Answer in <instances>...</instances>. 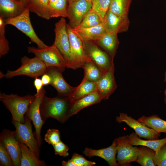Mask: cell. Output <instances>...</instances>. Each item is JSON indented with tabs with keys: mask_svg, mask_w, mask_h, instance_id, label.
<instances>
[{
	"mask_svg": "<svg viewBox=\"0 0 166 166\" xmlns=\"http://www.w3.org/2000/svg\"><path fill=\"white\" fill-rule=\"evenodd\" d=\"M71 104L69 97L57 95L49 98L45 95L40 105V112L42 120L45 122L49 118H54L61 123L69 119L68 114Z\"/></svg>",
	"mask_w": 166,
	"mask_h": 166,
	"instance_id": "6da1fadb",
	"label": "cell"
},
{
	"mask_svg": "<svg viewBox=\"0 0 166 166\" xmlns=\"http://www.w3.org/2000/svg\"><path fill=\"white\" fill-rule=\"evenodd\" d=\"M34 95L20 96L17 94L0 93V100L10 112L12 119L24 123L25 115L30 104L35 99Z\"/></svg>",
	"mask_w": 166,
	"mask_h": 166,
	"instance_id": "7a4b0ae2",
	"label": "cell"
},
{
	"mask_svg": "<svg viewBox=\"0 0 166 166\" xmlns=\"http://www.w3.org/2000/svg\"><path fill=\"white\" fill-rule=\"evenodd\" d=\"M27 51L34 54L45 65L46 67H56L62 72L67 68L65 61L60 51L53 45L40 49L34 47L28 46Z\"/></svg>",
	"mask_w": 166,
	"mask_h": 166,
	"instance_id": "3957f363",
	"label": "cell"
},
{
	"mask_svg": "<svg viewBox=\"0 0 166 166\" xmlns=\"http://www.w3.org/2000/svg\"><path fill=\"white\" fill-rule=\"evenodd\" d=\"M21 66L14 70H8L4 74L6 78H11L21 75H26L35 79L42 76L46 71L45 64L36 57L30 58L24 56L21 58Z\"/></svg>",
	"mask_w": 166,
	"mask_h": 166,
	"instance_id": "277c9868",
	"label": "cell"
},
{
	"mask_svg": "<svg viewBox=\"0 0 166 166\" xmlns=\"http://www.w3.org/2000/svg\"><path fill=\"white\" fill-rule=\"evenodd\" d=\"M65 19L61 18L55 24V38L53 45L55 46L64 57L67 68L73 69V61L71 53L69 38L67 30Z\"/></svg>",
	"mask_w": 166,
	"mask_h": 166,
	"instance_id": "5b68a950",
	"label": "cell"
},
{
	"mask_svg": "<svg viewBox=\"0 0 166 166\" xmlns=\"http://www.w3.org/2000/svg\"><path fill=\"white\" fill-rule=\"evenodd\" d=\"M30 10L27 6L23 12L18 16L10 19L3 18L6 25L13 26L28 37L35 43L38 48L42 49L47 45L38 36L32 25L30 18Z\"/></svg>",
	"mask_w": 166,
	"mask_h": 166,
	"instance_id": "8992f818",
	"label": "cell"
},
{
	"mask_svg": "<svg viewBox=\"0 0 166 166\" xmlns=\"http://www.w3.org/2000/svg\"><path fill=\"white\" fill-rule=\"evenodd\" d=\"M25 122L22 123L12 119V123L16 129V138L19 141L26 145L39 157L40 147L33 132L31 121L26 115H25Z\"/></svg>",
	"mask_w": 166,
	"mask_h": 166,
	"instance_id": "52a82bcc",
	"label": "cell"
},
{
	"mask_svg": "<svg viewBox=\"0 0 166 166\" xmlns=\"http://www.w3.org/2000/svg\"><path fill=\"white\" fill-rule=\"evenodd\" d=\"M83 42L84 49L87 56L98 66L103 74L106 73L114 65L113 60L95 42Z\"/></svg>",
	"mask_w": 166,
	"mask_h": 166,
	"instance_id": "ba28073f",
	"label": "cell"
},
{
	"mask_svg": "<svg viewBox=\"0 0 166 166\" xmlns=\"http://www.w3.org/2000/svg\"><path fill=\"white\" fill-rule=\"evenodd\" d=\"M67 30L69 37L73 61V69L76 70L82 68L85 63L92 60L85 51L83 41L68 24H67Z\"/></svg>",
	"mask_w": 166,
	"mask_h": 166,
	"instance_id": "9c48e42d",
	"label": "cell"
},
{
	"mask_svg": "<svg viewBox=\"0 0 166 166\" xmlns=\"http://www.w3.org/2000/svg\"><path fill=\"white\" fill-rule=\"evenodd\" d=\"M45 93V90L43 87L38 94H35L36 98L29 105L25 114L30 119L34 126V136L40 147L42 143L41 131L45 122L42 118L40 108L42 99Z\"/></svg>",
	"mask_w": 166,
	"mask_h": 166,
	"instance_id": "30bf717a",
	"label": "cell"
},
{
	"mask_svg": "<svg viewBox=\"0 0 166 166\" xmlns=\"http://www.w3.org/2000/svg\"><path fill=\"white\" fill-rule=\"evenodd\" d=\"M117 142L116 161L118 166H128L136 162L138 148L133 147L129 141L128 135L115 139Z\"/></svg>",
	"mask_w": 166,
	"mask_h": 166,
	"instance_id": "8fae6325",
	"label": "cell"
},
{
	"mask_svg": "<svg viewBox=\"0 0 166 166\" xmlns=\"http://www.w3.org/2000/svg\"><path fill=\"white\" fill-rule=\"evenodd\" d=\"M92 2L87 0H77L68 3L67 12L69 22L73 29L76 28L92 9Z\"/></svg>",
	"mask_w": 166,
	"mask_h": 166,
	"instance_id": "7c38bea8",
	"label": "cell"
},
{
	"mask_svg": "<svg viewBox=\"0 0 166 166\" xmlns=\"http://www.w3.org/2000/svg\"><path fill=\"white\" fill-rule=\"evenodd\" d=\"M116 121L118 123L124 122L132 128L140 137L147 139H157L160 135L153 129L137 120L126 113H121L116 118Z\"/></svg>",
	"mask_w": 166,
	"mask_h": 166,
	"instance_id": "4fadbf2b",
	"label": "cell"
},
{
	"mask_svg": "<svg viewBox=\"0 0 166 166\" xmlns=\"http://www.w3.org/2000/svg\"><path fill=\"white\" fill-rule=\"evenodd\" d=\"M0 141L10 154L13 165L20 166L21 150L19 142L15 136V131L4 129L0 133Z\"/></svg>",
	"mask_w": 166,
	"mask_h": 166,
	"instance_id": "5bb4252c",
	"label": "cell"
},
{
	"mask_svg": "<svg viewBox=\"0 0 166 166\" xmlns=\"http://www.w3.org/2000/svg\"><path fill=\"white\" fill-rule=\"evenodd\" d=\"M62 72L58 68L50 66L46 68L45 73L50 76V85L57 90L58 95L69 97L74 91L76 87L71 86L66 81L62 75Z\"/></svg>",
	"mask_w": 166,
	"mask_h": 166,
	"instance_id": "9a60e30c",
	"label": "cell"
},
{
	"mask_svg": "<svg viewBox=\"0 0 166 166\" xmlns=\"http://www.w3.org/2000/svg\"><path fill=\"white\" fill-rule=\"evenodd\" d=\"M106 33L118 34L128 30L130 22L128 17H122L108 10L102 21Z\"/></svg>",
	"mask_w": 166,
	"mask_h": 166,
	"instance_id": "2e32d148",
	"label": "cell"
},
{
	"mask_svg": "<svg viewBox=\"0 0 166 166\" xmlns=\"http://www.w3.org/2000/svg\"><path fill=\"white\" fill-rule=\"evenodd\" d=\"M114 64L97 82V91L103 100L108 99L117 87L114 76Z\"/></svg>",
	"mask_w": 166,
	"mask_h": 166,
	"instance_id": "e0dca14e",
	"label": "cell"
},
{
	"mask_svg": "<svg viewBox=\"0 0 166 166\" xmlns=\"http://www.w3.org/2000/svg\"><path fill=\"white\" fill-rule=\"evenodd\" d=\"M83 153L89 158L94 156L100 157L106 160L110 166H118L116 157L117 142L115 139L108 147L97 150L85 147Z\"/></svg>",
	"mask_w": 166,
	"mask_h": 166,
	"instance_id": "ac0fdd59",
	"label": "cell"
},
{
	"mask_svg": "<svg viewBox=\"0 0 166 166\" xmlns=\"http://www.w3.org/2000/svg\"><path fill=\"white\" fill-rule=\"evenodd\" d=\"M23 4L18 0H0V17L5 19L16 17L26 9Z\"/></svg>",
	"mask_w": 166,
	"mask_h": 166,
	"instance_id": "d6986e66",
	"label": "cell"
},
{
	"mask_svg": "<svg viewBox=\"0 0 166 166\" xmlns=\"http://www.w3.org/2000/svg\"><path fill=\"white\" fill-rule=\"evenodd\" d=\"M102 100L101 97L96 91L71 102L68 114V119L72 116L77 114L84 108L99 103Z\"/></svg>",
	"mask_w": 166,
	"mask_h": 166,
	"instance_id": "ffe728a7",
	"label": "cell"
},
{
	"mask_svg": "<svg viewBox=\"0 0 166 166\" xmlns=\"http://www.w3.org/2000/svg\"><path fill=\"white\" fill-rule=\"evenodd\" d=\"M117 34L106 33L100 39L95 41L113 60L119 45Z\"/></svg>",
	"mask_w": 166,
	"mask_h": 166,
	"instance_id": "44dd1931",
	"label": "cell"
},
{
	"mask_svg": "<svg viewBox=\"0 0 166 166\" xmlns=\"http://www.w3.org/2000/svg\"><path fill=\"white\" fill-rule=\"evenodd\" d=\"M73 29L77 35L83 41L95 42L101 38L106 33L102 23L89 28Z\"/></svg>",
	"mask_w": 166,
	"mask_h": 166,
	"instance_id": "7402d4cb",
	"label": "cell"
},
{
	"mask_svg": "<svg viewBox=\"0 0 166 166\" xmlns=\"http://www.w3.org/2000/svg\"><path fill=\"white\" fill-rule=\"evenodd\" d=\"M19 142L21 150L20 166L46 165L45 162L39 160V157L26 145L21 142Z\"/></svg>",
	"mask_w": 166,
	"mask_h": 166,
	"instance_id": "603a6c76",
	"label": "cell"
},
{
	"mask_svg": "<svg viewBox=\"0 0 166 166\" xmlns=\"http://www.w3.org/2000/svg\"><path fill=\"white\" fill-rule=\"evenodd\" d=\"M129 136L130 143L132 145L143 146L149 148L156 153L164 145L166 144V137L161 139H148L145 140L141 139L136 133L133 132Z\"/></svg>",
	"mask_w": 166,
	"mask_h": 166,
	"instance_id": "cb8c5ba5",
	"label": "cell"
},
{
	"mask_svg": "<svg viewBox=\"0 0 166 166\" xmlns=\"http://www.w3.org/2000/svg\"><path fill=\"white\" fill-rule=\"evenodd\" d=\"M27 6L39 17L46 20L51 18L49 0H28Z\"/></svg>",
	"mask_w": 166,
	"mask_h": 166,
	"instance_id": "d4e9b609",
	"label": "cell"
},
{
	"mask_svg": "<svg viewBox=\"0 0 166 166\" xmlns=\"http://www.w3.org/2000/svg\"><path fill=\"white\" fill-rule=\"evenodd\" d=\"M97 91L96 82L91 81L83 78L80 84L69 97L71 102Z\"/></svg>",
	"mask_w": 166,
	"mask_h": 166,
	"instance_id": "484cf974",
	"label": "cell"
},
{
	"mask_svg": "<svg viewBox=\"0 0 166 166\" xmlns=\"http://www.w3.org/2000/svg\"><path fill=\"white\" fill-rule=\"evenodd\" d=\"M138 120L158 133H166V121L157 115H153L149 117L142 116Z\"/></svg>",
	"mask_w": 166,
	"mask_h": 166,
	"instance_id": "4316f807",
	"label": "cell"
},
{
	"mask_svg": "<svg viewBox=\"0 0 166 166\" xmlns=\"http://www.w3.org/2000/svg\"><path fill=\"white\" fill-rule=\"evenodd\" d=\"M155 151L147 147L138 148L136 162L142 166H155L154 160Z\"/></svg>",
	"mask_w": 166,
	"mask_h": 166,
	"instance_id": "83f0119b",
	"label": "cell"
},
{
	"mask_svg": "<svg viewBox=\"0 0 166 166\" xmlns=\"http://www.w3.org/2000/svg\"><path fill=\"white\" fill-rule=\"evenodd\" d=\"M82 68L84 72V78L91 81L97 82L103 75L99 68L92 61L85 63Z\"/></svg>",
	"mask_w": 166,
	"mask_h": 166,
	"instance_id": "f1b7e54d",
	"label": "cell"
},
{
	"mask_svg": "<svg viewBox=\"0 0 166 166\" xmlns=\"http://www.w3.org/2000/svg\"><path fill=\"white\" fill-rule=\"evenodd\" d=\"M132 0H111L109 10L117 15L128 17Z\"/></svg>",
	"mask_w": 166,
	"mask_h": 166,
	"instance_id": "f546056e",
	"label": "cell"
},
{
	"mask_svg": "<svg viewBox=\"0 0 166 166\" xmlns=\"http://www.w3.org/2000/svg\"><path fill=\"white\" fill-rule=\"evenodd\" d=\"M68 0H58L49 6L51 18H68Z\"/></svg>",
	"mask_w": 166,
	"mask_h": 166,
	"instance_id": "4dcf8cb0",
	"label": "cell"
},
{
	"mask_svg": "<svg viewBox=\"0 0 166 166\" xmlns=\"http://www.w3.org/2000/svg\"><path fill=\"white\" fill-rule=\"evenodd\" d=\"M102 21L99 15L91 9L85 16L79 25L75 28L93 27L101 24Z\"/></svg>",
	"mask_w": 166,
	"mask_h": 166,
	"instance_id": "1f68e13d",
	"label": "cell"
},
{
	"mask_svg": "<svg viewBox=\"0 0 166 166\" xmlns=\"http://www.w3.org/2000/svg\"><path fill=\"white\" fill-rule=\"evenodd\" d=\"M111 0H92V9L102 19L108 11Z\"/></svg>",
	"mask_w": 166,
	"mask_h": 166,
	"instance_id": "d6a6232c",
	"label": "cell"
},
{
	"mask_svg": "<svg viewBox=\"0 0 166 166\" xmlns=\"http://www.w3.org/2000/svg\"><path fill=\"white\" fill-rule=\"evenodd\" d=\"M6 25L3 18L0 17V57L7 54L10 50L9 42L5 36Z\"/></svg>",
	"mask_w": 166,
	"mask_h": 166,
	"instance_id": "836d02e7",
	"label": "cell"
},
{
	"mask_svg": "<svg viewBox=\"0 0 166 166\" xmlns=\"http://www.w3.org/2000/svg\"><path fill=\"white\" fill-rule=\"evenodd\" d=\"M44 140L49 144L52 146L56 144L61 140L59 131L53 128L48 129L45 135Z\"/></svg>",
	"mask_w": 166,
	"mask_h": 166,
	"instance_id": "e575fe53",
	"label": "cell"
},
{
	"mask_svg": "<svg viewBox=\"0 0 166 166\" xmlns=\"http://www.w3.org/2000/svg\"><path fill=\"white\" fill-rule=\"evenodd\" d=\"M0 164L1 166H14L10 154L3 143L0 141Z\"/></svg>",
	"mask_w": 166,
	"mask_h": 166,
	"instance_id": "d590c367",
	"label": "cell"
},
{
	"mask_svg": "<svg viewBox=\"0 0 166 166\" xmlns=\"http://www.w3.org/2000/svg\"><path fill=\"white\" fill-rule=\"evenodd\" d=\"M154 160L156 166H166V144L155 153Z\"/></svg>",
	"mask_w": 166,
	"mask_h": 166,
	"instance_id": "8d00e7d4",
	"label": "cell"
},
{
	"mask_svg": "<svg viewBox=\"0 0 166 166\" xmlns=\"http://www.w3.org/2000/svg\"><path fill=\"white\" fill-rule=\"evenodd\" d=\"M71 160L77 166H93L96 164V162L88 160L82 155L76 153L73 154Z\"/></svg>",
	"mask_w": 166,
	"mask_h": 166,
	"instance_id": "74e56055",
	"label": "cell"
},
{
	"mask_svg": "<svg viewBox=\"0 0 166 166\" xmlns=\"http://www.w3.org/2000/svg\"><path fill=\"white\" fill-rule=\"evenodd\" d=\"M55 154L65 157L69 155L68 146L61 141L53 146Z\"/></svg>",
	"mask_w": 166,
	"mask_h": 166,
	"instance_id": "f35d334b",
	"label": "cell"
},
{
	"mask_svg": "<svg viewBox=\"0 0 166 166\" xmlns=\"http://www.w3.org/2000/svg\"><path fill=\"white\" fill-rule=\"evenodd\" d=\"M34 85L36 90V94H38L44 86L41 79L36 78L34 82Z\"/></svg>",
	"mask_w": 166,
	"mask_h": 166,
	"instance_id": "ab89813d",
	"label": "cell"
},
{
	"mask_svg": "<svg viewBox=\"0 0 166 166\" xmlns=\"http://www.w3.org/2000/svg\"><path fill=\"white\" fill-rule=\"evenodd\" d=\"M41 79L44 85L50 84L51 79L50 76L46 73H44Z\"/></svg>",
	"mask_w": 166,
	"mask_h": 166,
	"instance_id": "60d3db41",
	"label": "cell"
},
{
	"mask_svg": "<svg viewBox=\"0 0 166 166\" xmlns=\"http://www.w3.org/2000/svg\"><path fill=\"white\" fill-rule=\"evenodd\" d=\"M63 166H77L71 160L69 159L67 161L63 160L61 162Z\"/></svg>",
	"mask_w": 166,
	"mask_h": 166,
	"instance_id": "b9f144b4",
	"label": "cell"
},
{
	"mask_svg": "<svg viewBox=\"0 0 166 166\" xmlns=\"http://www.w3.org/2000/svg\"><path fill=\"white\" fill-rule=\"evenodd\" d=\"M27 0H20V2L23 4L26 8L27 6Z\"/></svg>",
	"mask_w": 166,
	"mask_h": 166,
	"instance_id": "7bdbcfd3",
	"label": "cell"
},
{
	"mask_svg": "<svg viewBox=\"0 0 166 166\" xmlns=\"http://www.w3.org/2000/svg\"><path fill=\"white\" fill-rule=\"evenodd\" d=\"M57 0H49V6L53 4H54Z\"/></svg>",
	"mask_w": 166,
	"mask_h": 166,
	"instance_id": "ee69618b",
	"label": "cell"
},
{
	"mask_svg": "<svg viewBox=\"0 0 166 166\" xmlns=\"http://www.w3.org/2000/svg\"><path fill=\"white\" fill-rule=\"evenodd\" d=\"M164 101L166 105V87L164 90Z\"/></svg>",
	"mask_w": 166,
	"mask_h": 166,
	"instance_id": "f6af8a7d",
	"label": "cell"
},
{
	"mask_svg": "<svg viewBox=\"0 0 166 166\" xmlns=\"http://www.w3.org/2000/svg\"><path fill=\"white\" fill-rule=\"evenodd\" d=\"M4 77V74L2 73L0 71V78H2Z\"/></svg>",
	"mask_w": 166,
	"mask_h": 166,
	"instance_id": "bcb514c9",
	"label": "cell"
},
{
	"mask_svg": "<svg viewBox=\"0 0 166 166\" xmlns=\"http://www.w3.org/2000/svg\"><path fill=\"white\" fill-rule=\"evenodd\" d=\"M164 76V81H165V83L166 84V70H165V72Z\"/></svg>",
	"mask_w": 166,
	"mask_h": 166,
	"instance_id": "7dc6e473",
	"label": "cell"
},
{
	"mask_svg": "<svg viewBox=\"0 0 166 166\" xmlns=\"http://www.w3.org/2000/svg\"><path fill=\"white\" fill-rule=\"evenodd\" d=\"M77 0H68V3L72 2H73Z\"/></svg>",
	"mask_w": 166,
	"mask_h": 166,
	"instance_id": "c3c4849f",
	"label": "cell"
},
{
	"mask_svg": "<svg viewBox=\"0 0 166 166\" xmlns=\"http://www.w3.org/2000/svg\"><path fill=\"white\" fill-rule=\"evenodd\" d=\"M88 0L89 1H90V2H92V0Z\"/></svg>",
	"mask_w": 166,
	"mask_h": 166,
	"instance_id": "681fc988",
	"label": "cell"
},
{
	"mask_svg": "<svg viewBox=\"0 0 166 166\" xmlns=\"http://www.w3.org/2000/svg\"></svg>",
	"mask_w": 166,
	"mask_h": 166,
	"instance_id": "f907efd6",
	"label": "cell"
},
{
	"mask_svg": "<svg viewBox=\"0 0 166 166\" xmlns=\"http://www.w3.org/2000/svg\"><path fill=\"white\" fill-rule=\"evenodd\" d=\"M18 0V1H20V0Z\"/></svg>",
	"mask_w": 166,
	"mask_h": 166,
	"instance_id": "816d5d0a",
	"label": "cell"
}]
</instances>
